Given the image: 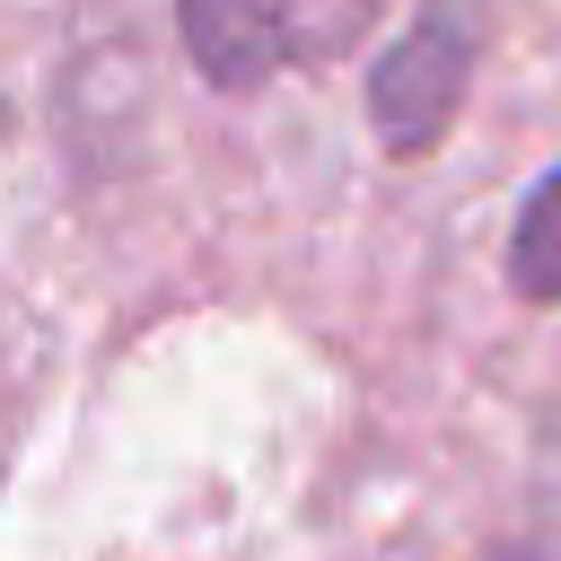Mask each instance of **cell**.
Instances as JSON below:
<instances>
[{
	"label": "cell",
	"mask_w": 561,
	"mask_h": 561,
	"mask_svg": "<svg viewBox=\"0 0 561 561\" xmlns=\"http://www.w3.org/2000/svg\"><path fill=\"white\" fill-rule=\"evenodd\" d=\"M175 18L210 88H263L289 61V0H175Z\"/></svg>",
	"instance_id": "2"
},
{
	"label": "cell",
	"mask_w": 561,
	"mask_h": 561,
	"mask_svg": "<svg viewBox=\"0 0 561 561\" xmlns=\"http://www.w3.org/2000/svg\"><path fill=\"white\" fill-rule=\"evenodd\" d=\"M386 0H289V61H333L368 35Z\"/></svg>",
	"instance_id": "4"
},
{
	"label": "cell",
	"mask_w": 561,
	"mask_h": 561,
	"mask_svg": "<svg viewBox=\"0 0 561 561\" xmlns=\"http://www.w3.org/2000/svg\"><path fill=\"white\" fill-rule=\"evenodd\" d=\"M508 280L526 289V298H561V167L526 193V210H517V228H508Z\"/></svg>",
	"instance_id": "3"
},
{
	"label": "cell",
	"mask_w": 561,
	"mask_h": 561,
	"mask_svg": "<svg viewBox=\"0 0 561 561\" xmlns=\"http://www.w3.org/2000/svg\"><path fill=\"white\" fill-rule=\"evenodd\" d=\"M465 79H473L465 26L421 18V26H412L403 44H386V61L368 70V123H377V140H386L394 158L438 149V131H447L456 105H465Z\"/></svg>",
	"instance_id": "1"
},
{
	"label": "cell",
	"mask_w": 561,
	"mask_h": 561,
	"mask_svg": "<svg viewBox=\"0 0 561 561\" xmlns=\"http://www.w3.org/2000/svg\"><path fill=\"white\" fill-rule=\"evenodd\" d=\"M0 140H9V96H0Z\"/></svg>",
	"instance_id": "5"
}]
</instances>
